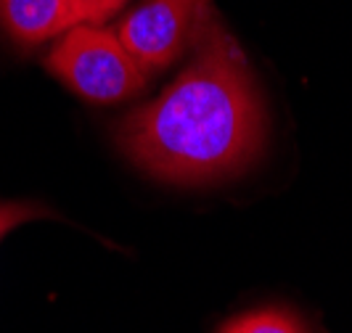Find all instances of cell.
<instances>
[{
  "label": "cell",
  "instance_id": "5",
  "mask_svg": "<svg viewBox=\"0 0 352 333\" xmlns=\"http://www.w3.org/2000/svg\"><path fill=\"white\" fill-rule=\"evenodd\" d=\"M220 333H307L297 317L286 310H257L223 325Z\"/></svg>",
  "mask_w": 352,
  "mask_h": 333
},
{
  "label": "cell",
  "instance_id": "2",
  "mask_svg": "<svg viewBox=\"0 0 352 333\" xmlns=\"http://www.w3.org/2000/svg\"><path fill=\"white\" fill-rule=\"evenodd\" d=\"M45 67L77 95L98 104L130 98L148 80V71L133 58L117 32L98 24L67 30L51 48Z\"/></svg>",
  "mask_w": 352,
  "mask_h": 333
},
{
  "label": "cell",
  "instance_id": "1",
  "mask_svg": "<svg viewBox=\"0 0 352 333\" xmlns=\"http://www.w3.org/2000/svg\"><path fill=\"white\" fill-rule=\"evenodd\" d=\"M263 141L260 90L214 11L201 21L183 71L120 124L124 154L170 183L236 175L260 154Z\"/></svg>",
  "mask_w": 352,
  "mask_h": 333
},
{
  "label": "cell",
  "instance_id": "4",
  "mask_svg": "<svg viewBox=\"0 0 352 333\" xmlns=\"http://www.w3.org/2000/svg\"><path fill=\"white\" fill-rule=\"evenodd\" d=\"M124 0H0V24L24 45L64 35L80 24L111 19Z\"/></svg>",
  "mask_w": 352,
  "mask_h": 333
},
{
  "label": "cell",
  "instance_id": "3",
  "mask_svg": "<svg viewBox=\"0 0 352 333\" xmlns=\"http://www.w3.org/2000/svg\"><path fill=\"white\" fill-rule=\"evenodd\" d=\"M210 0H148L120 21L114 30L122 45L143 69L157 71L194 45L201 21L210 14Z\"/></svg>",
  "mask_w": 352,
  "mask_h": 333
},
{
  "label": "cell",
  "instance_id": "6",
  "mask_svg": "<svg viewBox=\"0 0 352 333\" xmlns=\"http://www.w3.org/2000/svg\"><path fill=\"white\" fill-rule=\"evenodd\" d=\"M48 209L40 207V204H30V201H3L0 204V241L3 236H8L14 228L37 220V217H45Z\"/></svg>",
  "mask_w": 352,
  "mask_h": 333
}]
</instances>
